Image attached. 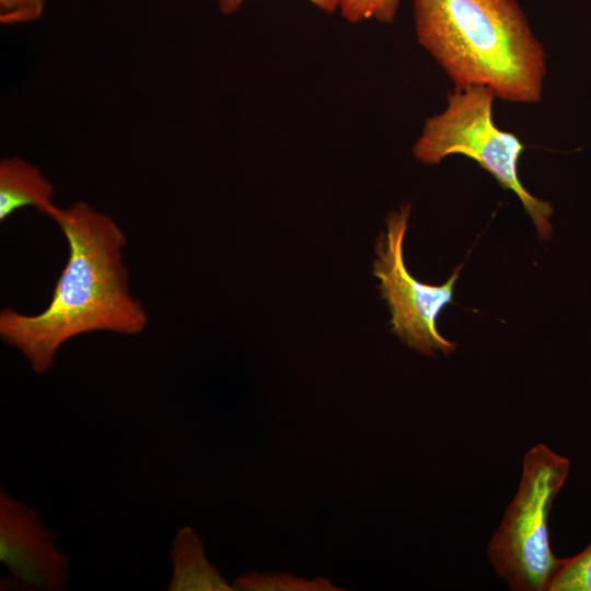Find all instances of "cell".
<instances>
[{
  "instance_id": "cell-1",
  "label": "cell",
  "mask_w": 591,
  "mask_h": 591,
  "mask_svg": "<svg viewBox=\"0 0 591 591\" xmlns=\"http://www.w3.org/2000/svg\"><path fill=\"white\" fill-rule=\"evenodd\" d=\"M38 210L61 229L68 260L44 311L34 315L11 308L1 311L0 336L42 374L69 339L97 331L139 334L148 317L129 292L121 253L126 237L112 218L85 202L63 209L50 201Z\"/></svg>"
},
{
  "instance_id": "cell-2",
  "label": "cell",
  "mask_w": 591,
  "mask_h": 591,
  "mask_svg": "<svg viewBox=\"0 0 591 591\" xmlns=\"http://www.w3.org/2000/svg\"><path fill=\"white\" fill-rule=\"evenodd\" d=\"M417 40L454 89L485 86L510 103L541 101L546 53L517 0H413Z\"/></svg>"
},
{
  "instance_id": "cell-3",
  "label": "cell",
  "mask_w": 591,
  "mask_h": 591,
  "mask_svg": "<svg viewBox=\"0 0 591 591\" xmlns=\"http://www.w3.org/2000/svg\"><path fill=\"white\" fill-rule=\"evenodd\" d=\"M495 99L496 95L485 86L450 91L445 108L427 118L414 143L413 154L426 165H437L452 154L474 160L502 188L518 196L540 239L549 240L554 209L549 202L534 197L522 185L518 163L525 147L517 135L495 125Z\"/></svg>"
},
{
  "instance_id": "cell-4",
  "label": "cell",
  "mask_w": 591,
  "mask_h": 591,
  "mask_svg": "<svg viewBox=\"0 0 591 591\" xmlns=\"http://www.w3.org/2000/svg\"><path fill=\"white\" fill-rule=\"evenodd\" d=\"M570 460L544 443L523 456L517 493L487 546L488 560L512 591H547L560 560L553 554L548 515Z\"/></svg>"
},
{
  "instance_id": "cell-5",
  "label": "cell",
  "mask_w": 591,
  "mask_h": 591,
  "mask_svg": "<svg viewBox=\"0 0 591 591\" xmlns=\"http://www.w3.org/2000/svg\"><path fill=\"white\" fill-rule=\"evenodd\" d=\"M410 205L405 204L386 217V232L375 244L373 275L380 280L381 297L391 311V331L408 347L432 357L436 350L449 356L456 344L445 339L437 328L441 311L453 303V289L460 269L440 286L418 281L407 270L403 242L408 227Z\"/></svg>"
},
{
  "instance_id": "cell-6",
  "label": "cell",
  "mask_w": 591,
  "mask_h": 591,
  "mask_svg": "<svg viewBox=\"0 0 591 591\" xmlns=\"http://www.w3.org/2000/svg\"><path fill=\"white\" fill-rule=\"evenodd\" d=\"M56 535L45 529L36 510L0 491V560L11 586L60 591L68 584L70 564L58 551Z\"/></svg>"
},
{
  "instance_id": "cell-7",
  "label": "cell",
  "mask_w": 591,
  "mask_h": 591,
  "mask_svg": "<svg viewBox=\"0 0 591 591\" xmlns=\"http://www.w3.org/2000/svg\"><path fill=\"white\" fill-rule=\"evenodd\" d=\"M172 575L166 590H235L208 561L199 536L183 526L172 542Z\"/></svg>"
},
{
  "instance_id": "cell-8",
  "label": "cell",
  "mask_w": 591,
  "mask_h": 591,
  "mask_svg": "<svg viewBox=\"0 0 591 591\" xmlns=\"http://www.w3.org/2000/svg\"><path fill=\"white\" fill-rule=\"evenodd\" d=\"M53 185L34 165L20 158L3 159L0 163V220H7L26 206L39 209L50 202Z\"/></svg>"
},
{
  "instance_id": "cell-9",
  "label": "cell",
  "mask_w": 591,
  "mask_h": 591,
  "mask_svg": "<svg viewBox=\"0 0 591 591\" xmlns=\"http://www.w3.org/2000/svg\"><path fill=\"white\" fill-rule=\"evenodd\" d=\"M547 591H591V543L579 554L560 560Z\"/></svg>"
},
{
  "instance_id": "cell-10",
  "label": "cell",
  "mask_w": 591,
  "mask_h": 591,
  "mask_svg": "<svg viewBox=\"0 0 591 591\" xmlns=\"http://www.w3.org/2000/svg\"><path fill=\"white\" fill-rule=\"evenodd\" d=\"M401 0H339L338 10L349 23L375 20L393 23Z\"/></svg>"
},
{
  "instance_id": "cell-11",
  "label": "cell",
  "mask_w": 591,
  "mask_h": 591,
  "mask_svg": "<svg viewBox=\"0 0 591 591\" xmlns=\"http://www.w3.org/2000/svg\"><path fill=\"white\" fill-rule=\"evenodd\" d=\"M44 11V0H0L2 24L26 23L37 20Z\"/></svg>"
},
{
  "instance_id": "cell-12",
  "label": "cell",
  "mask_w": 591,
  "mask_h": 591,
  "mask_svg": "<svg viewBox=\"0 0 591 591\" xmlns=\"http://www.w3.org/2000/svg\"><path fill=\"white\" fill-rule=\"evenodd\" d=\"M245 0H218L220 11L225 14L236 12ZM326 13H334L339 5V0H308Z\"/></svg>"
}]
</instances>
